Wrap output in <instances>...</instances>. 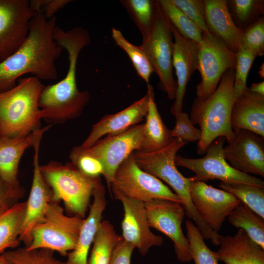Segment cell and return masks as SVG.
Wrapping results in <instances>:
<instances>
[{
    "label": "cell",
    "instance_id": "cell-18",
    "mask_svg": "<svg viewBox=\"0 0 264 264\" xmlns=\"http://www.w3.org/2000/svg\"><path fill=\"white\" fill-rule=\"evenodd\" d=\"M41 141L33 147V179L28 198L26 202L23 220L19 236L20 242L27 247L31 242L33 228L42 222L48 205L51 201L52 192L40 170L39 153Z\"/></svg>",
    "mask_w": 264,
    "mask_h": 264
},
{
    "label": "cell",
    "instance_id": "cell-35",
    "mask_svg": "<svg viewBox=\"0 0 264 264\" xmlns=\"http://www.w3.org/2000/svg\"><path fill=\"white\" fill-rule=\"evenodd\" d=\"M185 226L192 258L195 264H219L217 252L206 244L198 228L189 220H186Z\"/></svg>",
    "mask_w": 264,
    "mask_h": 264
},
{
    "label": "cell",
    "instance_id": "cell-43",
    "mask_svg": "<svg viewBox=\"0 0 264 264\" xmlns=\"http://www.w3.org/2000/svg\"><path fill=\"white\" fill-rule=\"evenodd\" d=\"M24 192L22 187H12L0 177V208L7 203L18 202L24 196Z\"/></svg>",
    "mask_w": 264,
    "mask_h": 264
},
{
    "label": "cell",
    "instance_id": "cell-33",
    "mask_svg": "<svg viewBox=\"0 0 264 264\" xmlns=\"http://www.w3.org/2000/svg\"><path fill=\"white\" fill-rule=\"evenodd\" d=\"M111 35L115 44L129 56L138 76L148 84L154 70L141 46L131 43L119 30L114 27L111 29Z\"/></svg>",
    "mask_w": 264,
    "mask_h": 264
},
{
    "label": "cell",
    "instance_id": "cell-25",
    "mask_svg": "<svg viewBox=\"0 0 264 264\" xmlns=\"http://www.w3.org/2000/svg\"><path fill=\"white\" fill-rule=\"evenodd\" d=\"M217 257L224 264H264V249L242 229L234 236L221 235Z\"/></svg>",
    "mask_w": 264,
    "mask_h": 264
},
{
    "label": "cell",
    "instance_id": "cell-39",
    "mask_svg": "<svg viewBox=\"0 0 264 264\" xmlns=\"http://www.w3.org/2000/svg\"><path fill=\"white\" fill-rule=\"evenodd\" d=\"M180 9L201 30L203 34H209L205 21L203 0H170Z\"/></svg>",
    "mask_w": 264,
    "mask_h": 264
},
{
    "label": "cell",
    "instance_id": "cell-8",
    "mask_svg": "<svg viewBox=\"0 0 264 264\" xmlns=\"http://www.w3.org/2000/svg\"><path fill=\"white\" fill-rule=\"evenodd\" d=\"M173 39L171 23L156 0L152 27L140 46L159 78V89L171 100L175 99L177 88L173 72Z\"/></svg>",
    "mask_w": 264,
    "mask_h": 264
},
{
    "label": "cell",
    "instance_id": "cell-34",
    "mask_svg": "<svg viewBox=\"0 0 264 264\" xmlns=\"http://www.w3.org/2000/svg\"><path fill=\"white\" fill-rule=\"evenodd\" d=\"M120 2L139 29L143 40L145 39L152 25L156 0H122Z\"/></svg>",
    "mask_w": 264,
    "mask_h": 264
},
{
    "label": "cell",
    "instance_id": "cell-9",
    "mask_svg": "<svg viewBox=\"0 0 264 264\" xmlns=\"http://www.w3.org/2000/svg\"><path fill=\"white\" fill-rule=\"evenodd\" d=\"M224 137L213 141L207 147L205 155L199 158H189L176 155V166L188 169L195 175L192 181H206L219 179L221 182L243 183L264 187V180L257 177L239 172L233 168L223 155Z\"/></svg>",
    "mask_w": 264,
    "mask_h": 264
},
{
    "label": "cell",
    "instance_id": "cell-37",
    "mask_svg": "<svg viewBox=\"0 0 264 264\" xmlns=\"http://www.w3.org/2000/svg\"><path fill=\"white\" fill-rule=\"evenodd\" d=\"M234 81V94L235 100L247 88V78L253 62L257 57L249 50L241 47L236 54Z\"/></svg>",
    "mask_w": 264,
    "mask_h": 264
},
{
    "label": "cell",
    "instance_id": "cell-4",
    "mask_svg": "<svg viewBox=\"0 0 264 264\" xmlns=\"http://www.w3.org/2000/svg\"><path fill=\"white\" fill-rule=\"evenodd\" d=\"M187 142L175 138L168 146L152 153L133 152L137 165L145 172L167 183L180 198L186 215L196 223L205 239L216 246L219 244L220 235L213 230L196 210L190 193V177L184 176L177 170L175 158L178 151Z\"/></svg>",
    "mask_w": 264,
    "mask_h": 264
},
{
    "label": "cell",
    "instance_id": "cell-5",
    "mask_svg": "<svg viewBox=\"0 0 264 264\" xmlns=\"http://www.w3.org/2000/svg\"><path fill=\"white\" fill-rule=\"evenodd\" d=\"M40 170L52 192L51 201H62L66 215L85 219L99 177L84 174L73 163L51 160Z\"/></svg>",
    "mask_w": 264,
    "mask_h": 264
},
{
    "label": "cell",
    "instance_id": "cell-2",
    "mask_svg": "<svg viewBox=\"0 0 264 264\" xmlns=\"http://www.w3.org/2000/svg\"><path fill=\"white\" fill-rule=\"evenodd\" d=\"M235 69L230 68L223 74L215 92L207 99L195 98L192 105L190 120L200 128L201 137L197 153L204 154L209 145L222 136L228 144L235 137L230 124V115L235 100L234 94Z\"/></svg>",
    "mask_w": 264,
    "mask_h": 264
},
{
    "label": "cell",
    "instance_id": "cell-11",
    "mask_svg": "<svg viewBox=\"0 0 264 264\" xmlns=\"http://www.w3.org/2000/svg\"><path fill=\"white\" fill-rule=\"evenodd\" d=\"M198 70L201 80L196 88L197 98L207 99L216 90L224 73L235 68L236 54L220 38L210 33L203 34L198 44Z\"/></svg>",
    "mask_w": 264,
    "mask_h": 264
},
{
    "label": "cell",
    "instance_id": "cell-45",
    "mask_svg": "<svg viewBox=\"0 0 264 264\" xmlns=\"http://www.w3.org/2000/svg\"><path fill=\"white\" fill-rule=\"evenodd\" d=\"M249 89L251 92L264 96V82L253 83Z\"/></svg>",
    "mask_w": 264,
    "mask_h": 264
},
{
    "label": "cell",
    "instance_id": "cell-31",
    "mask_svg": "<svg viewBox=\"0 0 264 264\" xmlns=\"http://www.w3.org/2000/svg\"><path fill=\"white\" fill-rule=\"evenodd\" d=\"M156 1L170 23L182 36L198 44L201 43L202 32L180 9L170 0Z\"/></svg>",
    "mask_w": 264,
    "mask_h": 264
},
{
    "label": "cell",
    "instance_id": "cell-40",
    "mask_svg": "<svg viewBox=\"0 0 264 264\" xmlns=\"http://www.w3.org/2000/svg\"><path fill=\"white\" fill-rule=\"evenodd\" d=\"M242 47L254 53L257 56L264 55V18L261 17L256 22L244 30Z\"/></svg>",
    "mask_w": 264,
    "mask_h": 264
},
{
    "label": "cell",
    "instance_id": "cell-46",
    "mask_svg": "<svg viewBox=\"0 0 264 264\" xmlns=\"http://www.w3.org/2000/svg\"><path fill=\"white\" fill-rule=\"evenodd\" d=\"M0 264H7L3 254L0 255Z\"/></svg>",
    "mask_w": 264,
    "mask_h": 264
},
{
    "label": "cell",
    "instance_id": "cell-12",
    "mask_svg": "<svg viewBox=\"0 0 264 264\" xmlns=\"http://www.w3.org/2000/svg\"><path fill=\"white\" fill-rule=\"evenodd\" d=\"M144 205L150 227L161 232L173 241L175 252L180 262H190L192 258L189 241L181 228L186 215L181 204L154 199L144 202Z\"/></svg>",
    "mask_w": 264,
    "mask_h": 264
},
{
    "label": "cell",
    "instance_id": "cell-3",
    "mask_svg": "<svg viewBox=\"0 0 264 264\" xmlns=\"http://www.w3.org/2000/svg\"><path fill=\"white\" fill-rule=\"evenodd\" d=\"M44 87L35 77H21L14 87L0 92L1 137H24L41 128L39 99Z\"/></svg>",
    "mask_w": 264,
    "mask_h": 264
},
{
    "label": "cell",
    "instance_id": "cell-13",
    "mask_svg": "<svg viewBox=\"0 0 264 264\" xmlns=\"http://www.w3.org/2000/svg\"><path fill=\"white\" fill-rule=\"evenodd\" d=\"M143 139V124L134 125L125 132L113 135H108L90 147L85 149L98 159L104 169L109 192L114 174L121 163L134 151L141 150Z\"/></svg>",
    "mask_w": 264,
    "mask_h": 264
},
{
    "label": "cell",
    "instance_id": "cell-19",
    "mask_svg": "<svg viewBox=\"0 0 264 264\" xmlns=\"http://www.w3.org/2000/svg\"><path fill=\"white\" fill-rule=\"evenodd\" d=\"M174 40L173 66L177 78L175 101L171 112L175 116L182 111L187 85L193 74L198 69V44L182 36L171 24Z\"/></svg>",
    "mask_w": 264,
    "mask_h": 264
},
{
    "label": "cell",
    "instance_id": "cell-6",
    "mask_svg": "<svg viewBox=\"0 0 264 264\" xmlns=\"http://www.w3.org/2000/svg\"><path fill=\"white\" fill-rule=\"evenodd\" d=\"M53 36L57 43L67 52L68 67L63 79L55 84L44 86L41 95L45 100L61 106L87 102L89 99V93L79 90L76 83V67L80 51L90 43L88 31L77 27L66 31L56 26Z\"/></svg>",
    "mask_w": 264,
    "mask_h": 264
},
{
    "label": "cell",
    "instance_id": "cell-14",
    "mask_svg": "<svg viewBox=\"0 0 264 264\" xmlns=\"http://www.w3.org/2000/svg\"><path fill=\"white\" fill-rule=\"evenodd\" d=\"M33 14L28 0H0V62L24 42Z\"/></svg>",
    "mask_w": 264,
    "mask_h": 264
},
{
    "label": "cell",
    "instance_id": "cell-44",
    "mask_svg": "<svg viewBox=\"0 0 264 264\" xmlns=\"http://www.w3.org/2000/svg\"><path fill=\"white\" fill-rule=\"evenodd\" d=\"M134 247L122 240L115 247L110 264H131Z\"/></svg>",
    "mask_w": 264,
    "mask_h": 264
},
{
    "label": "cell",
    "instance_id": "cell-29",
    "mask_svg": "<svg viewBox=\"0 0 264 264\" xmlns=\"http://www.w3.org/2000/svg\"><path fill=\"white\" fill-rule=\"evenodd\" d=\"M228 220L233 226L243 230L264 249V219L241 202L228 216Z\"/></svg>",
    "mask_w": 264,
    "mask_h": 264
},
{
    "label": "cell",
    "instance_id": "cell-38",
    "mask_svg": "<svg viewBox=\"0 0 264 264\" xmlns=\"http://www.w3.org/2000/svg\"><path fill=\"white\" fill-rule=\"evenodd\" d=\"M69 157L71 162L88 176L96 177L103 175L104 169L101 162L80 146L73 147Z\"/></svg>",
    "mask_w": 264,
    "mask_h": 264
},
{
    "label": "cell",
    "instance_id": "cell-24",
    "mask_svg": "<svg viewBox=\"0 0 264 264\" xmlns=\"http://www.w3.org/2000/svg\"><path fill=\"white\" fill-rule=\"evenodd\" d=\"M230 124L234 132L245 130L264 137V96L248 88L233 104Z\"/></svg>",
    "mask_w": 264,
    "mask_h": 264
},
{
    "label": "cell",
    "instance_id": "cell-47",
    "mask_svg": "<svg viewBox=\"0 0 264 264\" xmlns=\"http://www.w3.org/2000/svg\"><path fill=\"white\" fill-rule=\"evenodd\" d=\"M264 64L261 66L260 71H259V74H260V76L264 78Z\"/></svg>",
    "mask_w": 264,
    "mask_h": 264
},
{
    "label": "cell",
    "instance_id": "cell-21",
    "mask_svg": "<svg viewBox=\"0 0 264 264\" xmlns=\"http://www.w3.org/2000/svg\"><path fill=\"white\" fill-rule=\"evenodd\" d=\"M92 196L88 215L84 219L75 248L67 255L66 264H88L90 247L107 204L105 189L100 177L97 179Z\"/></svg>",
    "mask_w": 264,
    "mask_h": 264
},
{
    "label": "cell",
    "instance_id": "cell-27",
    "mask_svg": "<svg viewBox=\"0 0 264 264\" xmlns=\"http://www.w3.org/2000/svg\"><path fill=\"white\" fill-rule=\"evenodd\" d=\"M25 205V201H18L0 208V255L19 245Z\"/></svg>",
    "mask_w": 264,
    "mask_h": 264
},
{
    "label": "cell",
    "instance_id": "cell-15",
    "mask_svg": "<svg viewBox=\"0 0 264 264\" xmlns=\"http://www.w3.org/2000/svg\"><path fill=\"white\" fill-rule=\"evenodd\" d=\"M190 193L198 214L216 232L220 230L226 217L241 202L231 193L201 181H191Z\"/></svg>",
    "mask_w": 264,
    "mask_h": 264
},
{
    "label": "cell",
    "instance_id": "cell-32",
    "mask_svg": "<svg viewBox=\"0 0 264 264\" xmlns=\"http://www.w3.org/2000/svg\"><path fill=\"white\" fill-rule=\"evenodd\" d=\"M227 4L234 22L243 30L256 22L264 12L263 0H230Z\"/></svg>",
    "mask_w": 264,
    "mask_h": 264
},
{
    "label": "cell",
    "instance_id": "cell-7",
    "mask_svg": "<svg viewBox=\"0 0 264 264\" xmlns=\"http://www.w3.org/2000/svg\"><path fill=\"white\" fill-rule=\"evenodd\" d=\"M65 212L60 203L50 201L44 220L33 228L31 243L26 248L47 249L66 256L76 245L84 219Z\"/></svg>",
    "mask_w": 264,
    "mask_h": 264
},
{
    "label": "cell",
    "instance_id": "cell-48",
    "mask_svg": "<svg viewBox=\"0 0 264 264\" xmlns=\"http://www.w3.org/2000/svg\"><path fill=\"white\" fill-rule=\"evenodd\" d=\"M0 137H1V136H0Z\"/></svg>",
    "mask_w": 264,
    "mask_h": 264
},
{
    "label": "cell",
    "instance_id": "cell-36",
    "mask_svg": "<svg viewBox=\"0 0 264 264\" xmlns=\"http://www.w3.org/2000/svg\"><path fill=\"white\" fill-rule=\"evenodd\" d=\"M7 264H66L56 259L54 251L47 249L29 250L25 247L6 251Z\"/></svg>",
    "mask_w": 264,
    "mask_h": 264
},
{
    "label": "cell",
    "instance_id": "cell-23",
    "mask_svg": "<svg viewBox=\"0 0 264 264\" xmlns=\"http://www.w3.org/2000/svg\"><path fill=\"white\" fill-rule=\"evenodd\" d=\"M206 23L209 32L220 38L237 54L242 47L244 30L238 27L226 0H203Z\"/></svg>",
    "mask_w": 264,
    "mask_h": 264
},
{
    "label": "cell",
    "instance_id": "cell-1",
    "mask_svg": "<svg viewBox=\"0 0 264 264\" xmlns=\"http://www.w3.org/2000/svg\"><path fill=\"white\" fill-rule=\"evenodd\" d=\"M56 23L55 16L47 19L41 12H34L24 42L0 62V92L14 87L18 79L26 74L40 80L58 77L55 61L63 48L53 38Z\"/></svg>",
    "mask_w": 264,
    "mask_h": 264
},
{
    "label": "cell",
    "instance_id": "cell-10",
    "mask_svg": "<svg viewBox=\"0 0 264 264\" xmlns=\"http://www.w3.org/2000/svg\"><path fill=\"white\" fill-rule=\"evenodd\" d=\"M111 189L143 202L163 199L182 204L180 198L159 179L139 168L133 153L116 170L111 184Z\"/></svg>",
    "mask_w": 264,
    "mask_h": 264
},
{
    "label": "cell",
    "instance_id": "cell-28",
    "mask_svg": "<svg viewBox=\"0 0 264 264\" xmlns=\"http://www.w3.org/2000/svg\"><path fill=\"white\" fill-rule=\"evenodd\" d=\"M122 240L109 220H102L92 243L88 264H110L113 251Z\"/></svg>",
    "mask_w": 264,
    "mask_h": 264
},
{
    "label": "cell",
    "instance_id": "cell-26",
    "mask_svg": "<svg viewBox=\"0 0 264 264\" xmlns=\"http://www.w3.org/2000/svg\"><path fill=\"white\" fill-rule=\"evenodd\" d=\"M149 101L146 122L143 124V139L140 152L152 153L170 145L174 140L158 110L153 87L148 84Z\"/></svg>",
    "mask_w": 264,
    "mask_h": 264
},
{
    "label": "cell",
    "instance_id": "cell-22",
    "mask_svg": "<svg viewBox=\"0 0 264 264\" xmlns=\"http://www.w3.org/2000/svg\"><path fill=\"white\" fill-rule=\"evenodd\" d=\"M52 125L48 124L22 137H0V177L9 185L22 187L18 180V169L25 150L41 141L44 133Z\"/></svg>",
    "mask_w": 264,
    "mask_h": 264
},
{
    "label": "cell",
    "instance_id": "cell-17",
    "mask_svg": "<svg viewBox=\"0 0 264 264\" xmlns=\"http://www.w3.org/2000/svg\"><path fill=\"white\" fill-rule=\"evenodd\" d=\"M234 140L223 147L224 158L242 173L264 176V137L242 130Z\"/></svg>",
    "mask_w": 264,
    "mask_h": 264
},
{
    "label": "cell",
    "instance_id": "cell-41",
    "mask_svg": "<svg viewBox=\"0 0 264 264\" xmlns=\"http://www.w3.org/2000/svg\"><path fill=\"white\" fill-rule=\"evenodd\" d=\"M175 127L171 130L172 136L187 142L199 141L201 137V131L195 127L189 115L182 111L176 116Z\"/></svg>",
    "mask_w": 264,
    "mask_h": 264
},
{
    "label": "cell",
    "instance_id": "cell-30",
    "mask_svg": "<svg viewBox=\"0 0 264 264\" xmlns=\"http://www.w3.org/2000/svg\"><path fill=\"white\" fill-rule=\"evenodd\" d=\"M218 186L235 196L257 215L264 219V187L239 182H220Z\"/></svg>",
    "mask_w": 264,
    "mask_h": 264
},
{
    "label": "cell",
    "instance_id": "cell-42",
    "mask_svg": "<svg viewBox=\"0 0 264 264\" xmlns=\"http://www.w3.org/2000/svg\"><path fill=\"white\" fill-rule=\"evenodd\" d=\"M71 1V0H29V4L33 12H41L46 19H50Z\"/></svg>",
    "mask_w": 264,
    "mask_h": 264
},
{
    "label": "cell",
    "instance_id": "cell-16",
    "mask_svg": "<svg viewBox=\"0 0 264 264\" xmlns=\"http://www.w3.org/2000/svg\"><path fill=\"white\" fill-rule=\"evenodd\" d=\"M111 192L123 206L124 217L121 222L123 240L137 248L143 256L151 247L161 245L163 238L155 235L150 229L144 202L127 197L115 189H111Z\"/></svg>",
    "mask_w": 264,
    "mask_h": 264
},
{
    "label": "cell",
    "instance_id": "cell-20",
    "mask_svg": "<svg viewBox=\"0 0 264 264\" xmlns=\"http://www.w3.org/2000/svg\"><path fill=\"white\" fill-rule=\"evenodd\" d=\"M149 93L135 101L126 109L112 114L103 116L94 124L90 132L81 147L88 149L100 140L103 136L121 133L142 121L148 111Z\"/></svg>",
    "mask_w": 264,
    "mask_h": 264
}]
</instances>
